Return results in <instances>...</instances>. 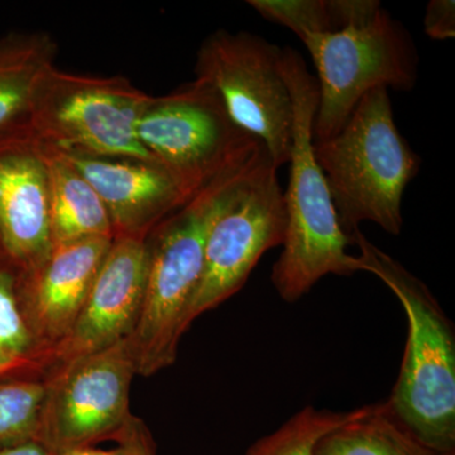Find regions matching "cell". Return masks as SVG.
<instances>
[{
    "label": "cell",
    "mask_w": 455,
    "mask_h": 455,
    "mask_svg": "<svg viewBox=\"0 0 455 455\" xmlns=\"http://www.w3.org/2000/svg\"><path fill=\"white\" fill-rule=\"evenodd\" d=\"M267 155L257 140L146 236L145 296L139 323L128 338L139 376H154L175 363L185 334V311L202 277L209 230Z\"/></svg>",
    "instance_id": "cell-1"
},
{
    "label": "cell",
    "mask_w": 455,
    "mask_h": 455,
    "mask_svg": "<svg viewBox=\"0 0 455 455\" xmlns=\"http://www.w3.org/2000/svg\"><path fill=\"white\" fill-rule=\"evenodd\" d=\"M281 70L293 107L290 181L283 193L286 235L271 281L286 302L300 300L323 277L353 276L357 257L347 252L353 235L341 229L324 173L314 152L313 127L319 90L307 61L292 47L283 49Z\"/></svg>",
    "instance_id": "cell-2"
},
{
    "label": "cell",
    "mask_w": 455,
    "mask_h": 455,
    "mask_svg": "<svg viewBox=\"0 0 455 455\" xmlns=\"http://www.w3.org/2000/svg\"><path fill=\"white\" fill-rule=\"evenodd\" d=\"M359 272L379 277L407 317L405 355L390 397L391 415L425 447L455 451V329L429 287L390 254L353 233Z\"/></svg>",
    "instance_id": "cell-3"
},
{
    "label": "cell",
    "mask_w": 455,
    "mask_h": 455,
    "mask_svg": "<svg viewBox=\"0 0 455 455\" xmlns=\"http://www.w3.org/2000/svg\"><path fill=\"white\" fill-rule=\"evenodd\" d=\"M314 152L347 235L363 221L401 235L403 193L421 158L397 130L387 88L367 92L335 136L314 142Z\"/></svg>",
    "instance_id": "cell-4"
},
{
    "label": "cell",
    "mask_w": 455,
    "mask_h": 455,
    "mask_svg": "<svg viewBox=\"0 0 455 455\" xmlns=\"http://www.w3.org/2000/svg\"><path fill=\"white\" fill-rule=\"evenodd\" d=\"M302 44L316 68L319 100L314 142L335 136L371 90L410 92L419 76V52L411 35L386 9L362 25L307 35Z\"/></svg>",
    "instance_id": "cell-5"
},
{
    "label": "cell",
    "mask_w": 455,
    "mask_h": 455,
    "mask_svg": "<svg viewBox=\"0 0 455 455\" xmlns=\"http://www.w3.org/2000/svg\"><path fill=\"white\" fill-rule=\"evenodd\" d=\"M283 49L259 35L218 29L196 53V79L218 92L230 118L267 149L277 169L289 164L293 107L281 70Z\"/></svg>",
    "instance_id": "cell-6"
},
{
    "label": "cell",
    "mask_w": 455,
    "mask_h": 455,
    "mask_svg": "<svg viewBox=\"0 0 455 455\" xmlns=\"http://www.w3.org/2000/svg\"><path fill=\"white\" fill-rule=\"evenodd\" d=\"M148 97L123 76H85L55 68L36 98L31 134L61 151L155 161L137 136Z\"/></svg>",
    "instance_id": "cell-7"
},
{
    "label": "cell",
    "mask_w": 455,
    "mask_h": 455,
    "mask_svg": "<svg viewBox=\"0 0 455 455\" xmlns=\"http://www.w3.org/2000/svg\"><path fill=\"white\" fill-rule=\"evenodd\" d=\"M137 136L191 196L259 140L241 130L218 92L197 79L163 97L149 95Z\"/></svg>",
    "instance_id": "cell-8"
},
{
    "label": "cell",
    "mask_w": 455,
    "mask_h": 455,
    "mask_svg": "<svg viewBox=\"0 0 455 455\" xmlns=\"http://www.w3.org/2000/svg\"><path fill=\"white\" fill-rule=\"evenodd\" d=\"M277 167L266 156L230 197L209 230L202 277L182 320H194L238 292L263 254L283 245L286 209Z\"/></svg>",
    "instance_id": "cell-9"
},
{
    "label": "cell",
    "mask_w": 455,
    "mask_h": 455,
    "mask_svg": "<svg viewBox=\"0 0 455 455\" xmlns=\"http://www.w3.org/2000/svg\"><path fill=\"white\" fill-rule=\"evenodd\" d=\"M136 376L128 339L60 367L44 381L37 442L57 455L113 440L132 415Z\"/></svg>",
    "instance_id": "cell-10"
},
{
    "label": "cell",
    "mask_w": 455,
    "mask_h": 455,
    "mask_svg": "<svg viewBox=\"0 0 455 455\" xmlns=\"http://www.w3.org/2000/svg\"><path fill=\"white\" fill-rule=\"evenodd\" d=\"M145 284V239L114 238L73 329L51 352L44 381L75 359L128 339L139 323Z\"/></svg>",
    "instance_id": "cell-11"
},
{
    "label": "cell",
    "mask_w": 455,
    "mask_h": 455,
    "mask_svg": "<svg viewBox=\"0 0 455 455\" xmlns=\"http://www.w3.org/2000/svg\"><path fill=\"white\" fill-rule=\"evenodd\" d=\"M112 242V238H89L53 245L37 266L20 269L23 313L46 353V370L51 352L73 329Z\"/></svg>",
    "instance_id": "cell-12"
},
{
    "label": "cell",
    "mask_w": 455,
    "mask_h": 455,
    "mask_svg": "<svg viewBox=\"0 0 455 455\" xmlns=\"http://www.w3.org/2000/svg\"><path fill=\"white\" fill-rule=\"evenodd\" d=\"M44 145L32 136L0 142V252L27 271L52 250Z\"/></svg>",
    "instance_id": "cell-13"
},
{
    "label": "cell",
    "mask_w": 455,
    "mask_h": 455,
    "mask_svg": "<svg viewBox=\"0 0 455 455\" xmlns=\"http://www.w3.org/2000/svg\"><path fill=\"white\" fill-rule=\"evenodd\" d=\"M59 151L97 191L109 215L114 238L146 239L191 197L156 161Z\"/></svg>",
    "instance_id": "cell-14"
},
{
    "label": "cell",
    "mask_w": 455,
    "mask_h": 455,
    "mask_svg": "<svg viewBox=\"0 0 455 455\" xmlns=\"http://www.w3.org/2000/svg\"><path fill=\"white\" fill-rule=\"evenodd\" d=\"M57 42L44 31L0 37V142L31 134L36 98L56 68Z\"/></svg>",
    "instance_id": "cell-15"
},
{
    "label": "cell",
    "mask_w": 455,
    "mask_h": 455,
    "mask_svg": "<svg viewBox=\"0 0 455 455\" xmlns=\"http://www.w3.org/2000/svg\"><path fill=\"white\" fill-rule=\"evenodd\" d=\"M42 145L49 169L52 244L89 238L113 239L109 215L95 188L59 149Z\"/></svg>",
    "instance_id": "cell-16"
},
{
    "label": "cell",
    "mask_w": 455,
    "mask_h": 455,
    "mask_svg": "<svg viewBox=\"0 0 455 455\" xmlns=\"http://www.w3.org/2000/svg\"><path fill=\"white\" fill-rule=\"evenodd\" d=\"M20 278V268L0 252V382H44L46 353L23 313Z\"/></svg>",
    "instance_id": "cell-17"
},
{
    "label": "cell",
    "mask_w": 455,
    "mask_h": 455,
    "mask_svg": "<svg viewBox=\"0 0 455 455\" xmlns=\"http://www.w3.org/2000/svg\"><path fill=\"white\" fill-rule=\"evenodd\" d=\"M316 455H455L425 447L385 403L359 407L357 415L325 436Z\"/></svg>",
    "instance_id": "cell-18"
},
{
    "label": "cell",
    "mask_w": 455,
    "mask_h": 455,
    "mask_svg": "<svg viewBox=\"0 0 455 455\" xmlns=\"http://www.w3.org/2000/svg\"><path fill=\"white\" fill-rule=\"evenodd\" d=\"M357 412L358 409L335 412L307 406L280 429L257 440L245 455H316L322 440Z\"/></svg>",
    "instance_id": "cell-19"
},
{
    "label": "cell",
    "mask_w": 455,
    "mask_h": 455,
    "mask_svg": "<svg viewBox=\"0 0 455 455\" xmlns=\"http://www.w3.org/2000/svg\"><path fill=\"white\" fill-rule=\"evenodd\" d=\"M44 383L0 382V451L37 442Z\"/></svg>",
    "instance_id": "cell-20"
},
{
    "label": "cell",
    "mask_w": 455,
    "mask_h": 455,
    "mask_svg": "<svg viewBox=\"0 0 455 455\" xmlns=\"http://www.w3.org/2000/svg\"><path fill=\"white\" fill-rule=\"evenodd\" d=\"M248 5L269 22L291 29L300 40L335 32L331 0H250Z\"/></svg>",
    "instance_id": "cell-21"
},
{
    "label": "cell",
    "mask_w": 455,
    "mask_h": 455,
    "mask_svg": "<svg viewBox=\"0 0 455 455\" xmlns=\"http://www.w3.org/2000/svg\"><path fill=\"white\" fill-rule=\"evenodd\" d=\"M125 455H157L154 436L145 421L132 414L113 438Z\"/></svg>",
    "instance_id": "cell-22"
},
{
    "label": "cell",
    "mask_w": 455,
    "mask_h": 455,
    "mask_svg": "<svg viewBox=\"0 0 455 455\" xmlns=\"http://www.w3.org/2000/svg\"><path fill=\"white\" fill-rule=\"evenodd\" d=\"M424 28L431 40L444 41L454 38V0H431L425 13Z\"/></svg>",
    "instance_id": "cell-23"
},
{
    "label": "cell",
    "mask_w": 455,
    "mask_h": 455,
    "mask_svg": "<svg viewBox=\"0 0 455 455\" xmlns=\"http://www.w3.org/2000/svg\"><path fill=\"white\" fill-rule=\"evenodd\" d=\"M0 455H52L41 443L28 442L0 451Z\"/></svg>",
    "instance_id": "cell-24"
},
{
    "label": "cell",
    "mask_w": 455,
    "mask_h": 455,
    "mask_svg": "<svg viewBox=\"0 0 455 455\" xmlns=\"http://www.w3.org/2000/svg\"><path fill=\"white\" fill-rule=\"evenodd\" d=\"M57 455H125L121 448L110 449V451H103L94 447H83L71 449V451H64Z\"/></svg>",
    "instance_id": "cell-25"
}]
</instances>
